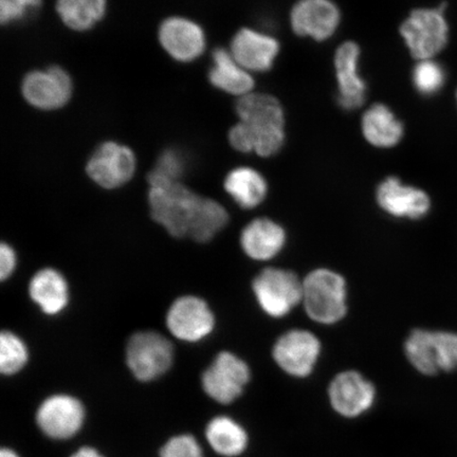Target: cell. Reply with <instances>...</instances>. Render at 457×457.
<instances>
[{
    "mask_svg": "<svg viewBox=\"0 0 457 457\" xmlns=\"http://www.w3.org/2000/svg\"><path fill=\"white\" fill-rule=\"evenodd\" d=\"M376 199L385 212L398 219L420 220L431 209V199L425 191L403 185L397 177L381 182Z\"/></svg>",
    "mask_w": 457,
    "mask_h": 457,
    "instance_id": "obj_16",
    "label": "cell"
},
{
    "mask_svg": "<svg viewBox=\"0 0 457 457\" xmlns=\"http://www.w3.org/2000/svg\"><path fill=\"white\" fill-rule=\"evenodd\" d=\"M43 0H0V21L3 25L24 21L41 8Z\"/></svg>",
    "mask_w": 457,
    "mask_h": 457,
    "instance_id": "obj_31",
    "label": "cell"
},
{
    "mask_svg": "<svg viewBox=\"0 0 457 457\" xmlns=\"http://www.w3.org/2000/svg\"><path fill=\"white\" fill-rule=\"evenodd\" d=\"M106 8V0H56L61 20L76 31L94 28L104 17Z\"/></svg>",
    "mask_w": 457,
    "mask_h": 457,
    "instance_id": "obj_26",
    "label": "cell"
},
{
    "mask_svg": "<svg viewBox=\"0 0 457 457\" xmlns=\"http://www.w3.org/2000/svg\"><path fill=\"white\" fill-rule=\"evenodd\" d=\"M202 199L181 182L152 186L148 190L152 219L176 238L188 237Z\"/></svg>",
    "mask_w": 457,
    "mask_h": 457,
    "instance_id": "obj_2",
    "label": "cell"
},
{
    "mask_svg": "<svg viewBox=\"0 0 457 457\" xmlns=\"http://www.w3.org/2000/svg\"><path fill=\"white\" fill-rule=\"evenodd\" d=\"M251 371L247 362L231 352H221L202 376L204 391L221 404L236 402L249 384Z\"/></svg>",
    "mask_w": 457,
    "mask_h": 457,
    "instance_id": "obj_8",
    "label": "cell"
},
{
    "mask_svg": "<svg viewBox=\"0 0 457 457\" xmlns=\"http://www.w3.org/2000/svg\"><path fill=\"white\" fill-rule=\"evenodd\" d=\"M21 91L29 104L42 111H54L71 100L72 82L62 68L49 67L27 74Z\"/></svg>",
    "mask_w": 457,
    "mask_h": 457,
    "instance_id": "obj_13",
    "label": "cell"
},
{
    "mask_svg": "<svg viewBox=\"0 0 457 457\" xmlns=\"http://www.w3.org/2000/svg\"><path fill=\"white\" fill-rule=\"evenodd\" d=\"M321 342L311 331L293 329L279 337L272 356L278 368L295 378L312 373L321 355Z\"/></svg>",
    "mask_w": 457,
    "mask_h": 457,
    "instance_id": "obj_11",
    "label": "cell"
},
{
    "mask_svg": "<svg viewBox=\"0 0 457 457\" xmlns=\"http://www.w3.org/2000/svg\"><path fill=\"white\" fill-rule=\"evenodd\" d=\"M328 397L337 413L346 419H355L373 407L376 388L359 371L345 370L330 382Z\"/></svg>",
    "mask_w": 457,
    "mask_h": 457,
    "instance_id": "obj_14",
    "label": "cell"
},
{
    "mask_svg": "<svg viewBox=\"0 0 457 457\" xmlns=\"http://www.w3.org/2000/svg\"><path fill=\"white\" fill-rule=\"evenodd\" d=\"M17 267V255L12 245L3 243L0 245V278L5 281L12 276Z\"/></svg>",
    "mask_w": 457,
    "mask_h": 457,
    "instance_id": "obj_33",
    "label": "cell"
},
{
    "mask_svg": "<svg viewBox=\"0 0 457 457\" xmlns=\"http://www.w3.org/2000/svg\"><path fill=\"white\" fill-rule=\"evenodd\" d=\"M360 49L356 43L346 42L337 50L336 76L338 79V102L346 111L356 110L363 104L367 84L359 74Z\"/></svg>",
    "mask_w": 457,
    "mask_h": 457,
    "instance_id": "obj_19",
    "label": "cell"
},
{
    "mask_svg": "<svg viewBox=\"0 0 457 457\" xmlns=\"http://www.w3.org/2000/svg\"><path fill=\"white\" fill-rule=\"evenodd\" d=\"M340 20V11L331 0H299L290 14L295 33L318 42L333 37Z\"/></svg>",
    "mask_w": 457,
    "mask_h": 457,
    "instance_id": "obj_15",
    "label": "cell"
},
{
    "mask_svg": "<svg viewBox=\"0 0 457 457\" xmlns=\"http://www.w3.org/2000/svg\"><path fill=\"white\" fill-rule=\"evenodd\" d=\"M36 420L46 436L64 441L81 430L85 420L84 405L76 397L56 394L39 405Z\"/></svg>",
    "mask_w": 457,
    "mask_h": 457,
    "instance_id": "obj_12",
    "label": "cell"
},
{
    "mask_svg": "<svg viewBox=\"0 0 457 457\" xmlns=\"http://www.w3.org/2000/svg\"><path fill=\"white\" fill-rule=\"evenodd\" d=\"M362 131L371 145L381 148L397 145L403 137L402 122L384 104H375L364 112Z\"/></svg>",
    "mask_w": 457,
    "mask_h": 457,
    "instance_id": "obj_23",
    "label": "cell"
},
{
    "mask_svg": "<svg viewBox=\"0 0 457 457\" xmlns=\"http://www.w3.org/2000/svg\"><path fill=\"white\" fill-rule=\"evenodd\" d=\"M230 53L245 71L265 72L271 70L279 45L276 38L265 33L245 28L233 37Z\"/></svg>",
    "mask_w": 457,
    "mask_h": 457,
    "instance_id": "obj_18",
    "label": "cell"
},
{
    "mask_svg": "<svg viewBox=\"0 0 457 457\" xmlns=\"http://www.w3.org/2000/svg\"><path fill=\"white\" fill-rule=\"evenodd\" d=\"M174 362V346L157 331H139L127 345V364L137 380L150 382L167 374Z\"/></svg>",
    "mask_w": 457,
    "mask_h": 457,
    "instance_id": "obj_5",
    "label": "cell"
},
{
    "mask_svg": "<svg viewBox=\"0 0 457 457\" xmlns=\"http://www.w3.org/2000/svg\"><path fill=\"white\" fill-rule=\"evenodd\" d=\"M237 113L247 129L253 152L261 157L276 155L285 141V116L281 103L266 94L251 93L237 103Z\"/></svg>",
    "mask_w": 457,
    "mask_h": 457,
    "instance_id": "obj_1",
    "label": "cell"
},
{
    "mask_svg": "<svg viewBox=\"0 0 457 457\" xmlns=\"http://www.w3.org/2000/svg\"><path fill=\"white\" fill-rule=\"evenodd\" d=\"M445 79L444 68L433 60L420 61L414 68L413 82L420 94L431 96L438 93Z\"/></svg>",
    "mask_w": 457,
    "mask_h": 457,
    "instance_id": "obj_30",
    "label": "cell"
},
{
    "mask_svg": "<svg viewBox=\"0 0 457 457\" xmlns=\"http://www.w3.org/2000/svg\"><path fill=\"white\" fill-rule=\"evenodd\" d=\"M29 295L45 314L56 316L70 304V285L60 271L44 268L34 274L29 283Z\"/></svg>",
    "mask_w": 457,
    "mask_h": 457,
    "instance_id": "obj_20",
    "label": "cell"
},
{
    "mask_svg": "<svg viewBox=\"0 0 457 457\" xmlns=\"http://www.w3.org/2000/svg\"><path fill=\"white\" fill-rule=\"evenodd\" d=\"M186 170L184 156L179 151L167 150L160 155L155 168L148 174L147 181L150 187L177 184L180 182Z\"/></svg>",
    "mask_w": 457,
    "mask_h": 457,
    "instance_id": "obj_29",
    "label": "cell"
},
{
    "mask_svg": "<svg viewBox=\"0 0 457 457\" xmlns=\"http://www.w3.org/2000/svg\"><path fill=\"white\" fill-rule=\"evenodd\" d=\"M345 278L333 270L320 268L303 281L302 303L313 321L331 325L338 323L347 312Z\"/></svg>",
    "mask_w": 457,
    "mask_h": 457,
    "instance_id": "obj_3",
    "label": "cell"
},
{
    "mask_svg": "<svg viewBox=\"0 0 457 457\" xmlns=\"http://www.w3.org/2000/svg\"><path fill=\"white\" fill-rule=\"evenodd\" d=\"M0 457H20V455L12 449L3 448L2 451H0Z\"/></svg>",
    "mask_w": 457,
    "mask_h": 457,
    "instance_id": "obj_35",
    "label": "cell"
},
{
    "mask_svg": "<svg viewBox=\"0 0 457 457\" xmlns=\"http://www.w3.org/2000/svg\"><path fill=\"white\" fill-rule=\"evenodd\" d=\"M409 362L427 376L457 370V334L445 330L414 329L405 340Z\"/></svg>",
    "mask_w": 457,
    "mask_h": 457,
    "instance_id": "obj_4",
    "label": "cell"
},
{
    "mask_svg": "<svg viewBox=\"0 0 457 457\" xmlns=\"http://www.w3.org/2000/svg\"><path fill=\"white\" fill-rule=\"evenodd\" d=\"M29 361L28 346L20 336L4 330L0 336V371L13 376L24 369Z\"/></svg>",
    "mask_w": 457,
    "mask_h": 457,
    "instance_id": "obj_28",
    "label": "cell"
},
{
    "mask_svg": "<svg viewBox=\"0 0 457 457\" xmlns=\"http://www.w3.org/2000/svg\"><path fill=\"white\" fill-rule=\"evenodd\" d=\"M444 11V5L414 10L400 27V34L414 59L432 60L447 45L449 27Z\"/></svg>",
    "mask_w": 457,
    "mask_h": 457,
    "instance_id": "obj_6",
    "label": "cell"
},
{
    "mask_svg": "<svg viewBox=\"0 0 457 457\" xmlns=\"http://www.w3.org/2000/svg\"><path fill=\"white\" fill-rule=\"evenodd\" d=\"M163 49L179 62H192L204 54V32L196 22L184 17H170L159 29Z\"/></svg>",
    "mask_w": 457,
    "mask_h": 457,
    "instance_id": "obj_17",
    "label": "cell"
},
{
    "mask_svg": "<svg viewBox=\"0 0 457 457\" xmlns=\"http://www.w3.org/2000/svg\"><path fill=\"white\" fill-rule=\"evenodd\" d=\"M165 324L176 339L197 343L213 333L216 320L207 302L196 295H184L169 308Z\"/></svg>",
    "mask_w": 457,
    "mask_h": 457,
    "instance_id": "obj_9",
    "label": "cell"
},
{
    "mask_svg": "<svg viewBox=\"0 0 457 457\" xmlns=\"http://www.w3.org/2000/svg\"><path fill=\"white\" fill-rule=\"evenodd\" d=\"M225 190L239 207L254 209L267 196V182L259 171L243 167L234 169L225 179Z\"/></svg>",
    "mask_w": 457,
    "mask_h": 457,
    "instance_id": "obj_24",
    "label": "cell"
},
{
    "mask_svg": "<svg viewBox=\"0 0 457 457\" xmlns=\"http://www.w3.org/2000/svg\"><path fill=\"white\" fill-rule=\"evenodd\" d=\"M253 290L262 311L278 319L302 302L303 282L293 271L270 267L257 274Z\"/></svg>",
    "mask_w": 457,
    "mask_h": 457,
    "instance_id": "obj_7",
    "label": "cell"
},
{
    "mask_svg": "<svg viewBox=\"0 0 457 457\" xmlns=\"http://www.w3.org/2000/svg\"><path fill=\"white\" fill-rule=\"evenodd\" d=\"M137 168L136 156L127 145L117 142L103 143L88 160L90 179L106 190L121 187L133 179Z\"/></svg>",
    "mask_w": 457,
    "mask_h": 457,
    "instance_id": "obj_10",
    "label": "cell"
},
{
    "mask_svg": "<svg viewBox=\"0 0 457 457\" xmlns=\"http://www.w3.org/2000/svg\"><path fill=\"white\" fill-rule=\"evenodd\" d=\"M211 84L227 94L244 96L253 93L254 79L251 73L234 60L230 51L222 48L213 53V65L209 72Z\"/></svg>",
    "mask_w": 457,
    "mask_h": 457,
    "instance_id": "obj_22",
    "label": "cell"
},
{
    "mask_svg": "<svg viewBox=\"0 0 457 457\" xmlns=\"http://www.w3.org/2000/svg\"><path fill=\"white\" fill-rule=\"evenodd\" d=\"M71 457H104L98 450L91 447L79 448L77 453H74Z\"/></svg>",
    "mask_w": 457,
    "mask_h": 457,
    "instance_id": "obj_34",
    "label": "cell"
},
{
    "mask_svg": "<svg viewBox=\"0 0 457 457\" xmlns=\"http://www.w3.org/2000/svg\"><path fill=\"white\" fill-rule=\"evenodd\" d=\"M205 437L217 454L237 457L248 447L249 437L245 428L228 416H217L205 428Z\"/></svg>",
    "mask_w": 457,
    "mask_h": 457,
    "instance_id": "obj_25",
    "label": "cell"
},
{
    "mask_svg": "<svg viewBox=\"0 0 457 457\" xmlns=\"http://www.w3.org/2000/svg\"><path fill=\"white\" fill-rule=\"evenodd\" d=\"M285 244L284 228L270 219L253 220L241 234L244 253L254 261L272 260L281 253Z\"/></svg>",
    "mask_w": 457,
    "mask_h": 457,
    "instance_id": "obj_21",
    "label": "cell"
},
{
    "mask_svg": "<svg viewBox=\"0 0 457 457\" xmlns=\"http://www.w3.org/2000/svg\"><path fill=\"white\" fill-rule=\"evenodd\" d=\"M160 457H204V453L195 437L181 434L169 439L160 450Z\"/></svg>",
    "mask_w": 457,
    "mask_h": 457,
    "instance_id": "obj_32",
    "label": "cell"
},
{
    "mask_svg": "<svg viewBox=\"0 0 457 457\" xmlns=\"http://www.w3.org/2000/svg\"><path fill=\"white\" fill-rule=\"evenodd\" d=\"M228 221L227 210L220 203L203 197L188 237L197 243H208L224 228Z\"/></svg>",
    "mask_w": 457,
    "mask_h": 457,
    "instance_id": "obj_27",
    "label": "cell"
}]
</instances>
